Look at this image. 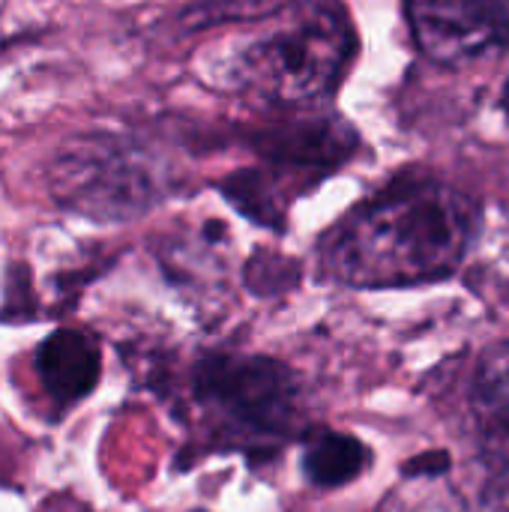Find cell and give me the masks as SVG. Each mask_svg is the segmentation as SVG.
I'll use <instances>...</instances> for the list:
<instances>
[{"label": "cell", "instance_id": "1", "mask_svg": "<svg viewBox=\"0 0 509 512\" xmlns=\"http://www.w3.org/2000/svg\"><path fill=\"white\" fill-rule=\"evenodd\" d=\"M477 225L480 210L462 189L432 177L402 180L336 225L324 243V267L351 288L438 282L459 270Z\"/></svg>", "mask_w": 509, "mask_h": 512}, {"label": "cell", "instance_id": "2", "mask_svg": "<svg viewBox=\"0 0 509 512\" xmlns=\"http://www.w3.org/2000/svg\"><path fill=\"white\" fill-rule=\"evenodd\" d=\"M354 51V27L336 3L297 0L279 9L273 27L240 48L234 75L267 102L300 105L330 96Z\"/></svg>", "mask_w": 509, "mask_h": 512}, {"label": "cell", "instance_id": "3", "mask_svg": "<svg viewBox=\"0 0 509 512\" xmlns=\"http://www.w3.org/2000/svg\"><path fill=\"white\" fill-rule=\"evenodd\" d=\"M195 402L240 450L270 456L300 423V384L288 366L249 354H204L192 369Z\"/></svg>", "mask_w": 509, "mask_h": 512}, {"label": "cell", "instance_id": "4", "mask_svg": "<svg viewBox=\"0 0 509 512\" xmlns=\"http://www.w3.org/2000/svg\"><path fill=\"white\" fill-rule=\"evenodd\" d=\"M48 186L60 207L96 222L138 219L168 192L165 171L144 147L99 132L72 138L57 150L48 165Z\"/></svg>", "mask_w": 509, "mask_h": 512}, {"label": "cell", "instance_id": "5", "mask_svg": "<svg viewBox=\"0 0 509 512\" xmlns=\"http://www.w3.org/2000/svg\"><path fill=\"white\" fill-rule=\"evenodd\" d=\"M417 48L438 66L465 69L509 45L504 0H405Z\"/></svg>", "mask_w": 509, "mask_h": 512}, {"label": "cell", "instance_id": "6", "mask_svg": "<svg viewBox=\"0 0 509 512\" xmlns=\"http://www.w3.org/2000/svg\"><path fill=\"white\" fill-rule=\"evenodd\" d=\"M252 147L276 174L294 171L318 180L357 150V132L342 117H300L261 129Z\"/></svg>", "mask_w": 509, "mask_h": 512}, {"label": "cell", "instance_id": "7", "mask_svg": "<svg viewBox=\"0 0 509 512\" xmlns=\"http://www.w3.org/2000/svg\"><path fill=\"white\" fill-rule=\"evenodd\" d=\"M33 369L45 396L57 405V414H63L96 390L102 354L90 333L63 327L39 342Z\"/></svg>", "mask_w": 509, "mask_h": 512}, {"label": "cell", "instance_id": "8", "mask_svg": "<svg viewBox=\"0 0 509 512\" xmlns=\"http://www.w3.org/2000/svg\"><path fill=\"white\" fill-rule=\"evenodd\" d=\"M468 405L489 459L509 465V339L477 360Z\"/></svg>", "mask_w": 509, "mask_h": 512}, {"label": "cell", "instance_id": "9", "mask_svg": "<svg viewBox=\"0 0 509 512\" xmlns=\"http://www.w3.org/2000/svg\"><path fill=\"white\" fill-rule=\"evenodd\" d=\"M372 462V450L345 432L318 429L303 447V474L315 489H342L354 483Z\"/></svg>", "mask_w": 509, "mask_h": 512}, {"label": "cell", "instance_id": "10", "mask_svg": "<svg viewBox=\"0 0 509 512\" xmlns=\"http://www.w3.org/2000/svg\"><path fill=\"white\" fill-rule=\"evenodd\" d=\"M279 3L276 0H204L192 9L183 12V21L189 27H204V24H216L225 18H255L264 12H273Z\"/></svg>", "mask_w": 509, "mask_h": 512}, {"label": "cell", "instance_id": "11", "mask_svg": "<svg viewBox=\"0 0 509 512\" xmlns=\"http://www.w3.org/2000/svg\"><path fill=\"white\" fill-rule=\"evenodd\" d=\"M30 273L21 267H12L6 276V303L0 309V321H24L33 318V312L27 309L30 303Z\"/></svg>", "mask_w": 509, "mask_h": 512}, {"label": "cell", "instance_id": "12", "mask_svg": "<svg viewBox=\"0 0 509 512\" xmlns=\"http://www.w3.org/2000/svg\"><path fill=\"white\" fill-rule=\"evenodd\" d=\"M444 471H450V456L447 453H426V456L405 465L408 477H438Z\"/></svg>", "mask_w": 509, "mask_h": 512}, {"label": "cell", "instance_id": "13", "mask_svg": "<svg viewBox=\"0 0 509 512\" xmlns=\"http://www.w3.org/2000/svg\"><path fill=\"white\" fill-rule=\"evenodd\" d=\"M504 108H507V117H509V78H507V87H504Z\"/></svg>", "mask_w": 509, "mask_h": 512}, {"label": "cell", "instance_id": "14", "mask_svg": "<svg viewBox=\"0 0 509 512\" xmlns=\"http://www.w3.org/2000/svg\"><path fill=\"white\" fill-rule=\"evenodd\" d=\"M504 3H507V9H509V0H504Z\"/></svg>", "mask_w": 509, "mask_h": 512}, {"label": "cell", "instance_id": "15", "mask_svg": "<svg viewBox=\"0 0 509 512\" xmlns=\"http://www.w3.org/2000/svg\"><path fill=\"white\" fill-rule=\"evenodd\" d=\"M192 512H204V510H192Z\"/></svg>", "mask_w": 509, "mask_h": 512}]
</instances>
